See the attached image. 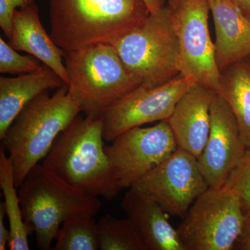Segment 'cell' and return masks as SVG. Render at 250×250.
I'll return each mask as SVG.
<instances>
[{
  "instance_id": "52a82bcc",
  "label": "cell",
  "mask_w": 250,
  "mask_h": 250,
  "mask_svg": "<svg viewBox=\"0 0 250 250\" xmlns=\"http://www.w3.org/2000/svg\"><path fill=\"white\" fill-rule=\"evenodd\" d=\"M243 216L236 193L225 187H209L192 204L177 231L185 250H233Z\"/></svg>"
},
{
  "instance_id": "484cf974",
  "label": "cell",
  "mask_w": 250,
  "mask_h": 250,
  "mask_svg": "<svg viewBox=\"0 0 250 250\" xmlns=\"http://www.w3.org/2000/svg\"><path fill=\"white\" fill-rule=\"evenodd\" d=\"M4 202L0 203V250L6 249V246H9L11 239L10 230L7 229L5 225V216H6Z\"/></svg>"
},
{
  "instance_id": "7402d4cb",
  "label": "cell",
  "mask_w": 250,
  "mask_h": 250,
  "mask_svg": "<svg viewBox=\"0 0 250 250\" xmlns=\"http://www.w3.org/2000/svg\"><path fill=\"white\" fill-rule=\"evenodd\" d=\"M39 59L31 55H21L0 37V73L21 75L39 71L43 67Z\"/></svg>"
},
{
  "instance_id": "6da1fadb",
  "label": "cell",
  "mask_w": 250,
  "mask_h": 250,
  "mask_svg": "<svg viewBox=\"0 0 250 250\" xmlns=\"http://www.w3.org/2000/svg\"><path fill=\"white\" fill-rule=\"evenodd\" d=\"M50 36L63 52L114 42L150 14L144 0H49Z\"/></svg>"
},
{
  "instance_id": "8992f818",
  "label": "cell",
  "mask_w": 250,
  "mask_h": 250,
  "mask_svg": "<svg viewBox=\"0 0 250 250\" xmlns=\"http://www.w3.org/2000/svg\"><path fill=\"white\" fill-rule=\"evenodd\" d=\"M111 44L146 86L164 84L180 74L178 40L167 4Z\"/></svg>"
},
{
  "instance_id": "9c48e42d",
  "label": "cell",
  "mask_w": 250,
  "mask_h": 250,
  "mask_svg": "<svg viewBox=\"0 0 250 250\" xmlns=\"http://www.w3.org/2000/svg\"><path fill=\"white\" fill-rule=\"evenodd\" d=\"M104 149L118 190L129 188L177 149L167 121L118 134Z\"/></svg>"
},
{
  "instance_id": "d4e9b609",
  "label": "cell",
  "mask_w": 250,
  "mask_h": 250,
  "mask_svg": "<svg viewBox=\"0 0 250 250\" xmlns=\"http://www.w3.org/2000/svg\"><path fill=\"white\" fill-rule=\"evenodd\" d=\"M241 231L237 238L233 250H250V208L243 210Z\"/></svg>"
},
{
  "instance_id": "83f0119b",
  "label": "cell",
  "mask_w": 250,
  "mask_h": 250,
  "mask_svg": "<svg viewBox=\"0 0 250 250\" xmlns=\"http://www.w3.org/2000/svg\"><path fill=\"white\" fill-rule=\"evenodd\" d=\"M150 14L157 12L167 4V0H144Z\"/></svg>"
},
{
  "instance_id": "4fadbf2b",
  "label": "cell",
  "mask_w": 250,
  "mask_h": 250,
  "mask_svg": "<svg viewBox=\"0 0 250 250\" xmlns=\"http://www.w3.org/2000/svg\"><path fill=\"white\" fill-rule=\"evenodd\" d=\"M217 92L196 83L179 99L167 120L177 148L198 158L210 129V108Z\"/></svg>"
},
{
  "instance_id": "2e32d148",
  "label": "cell",
  "mask_w": 250,
  "mask_h": 250,
  "mask_svg": "<svg viewBox=\"0 0 250 250\" xmlns=\"http://www.w3.org/2000/svg\"><path fill=\"white\" fill-rule=\"evenodd\" d=\"M214 22L215 60L220 71L250 56V21L232 0H207Z\"/></svg>"
},
{
  "instance_id": "7a4b0ae2",
  "label": "cell",
  "mask_w": 250,
  "mask_h": 250,
  "mask_svg": "<svg viewBox=\"0 0 250 250\" xmlns=\"http://www.w3.org/2000/svg\"><path fill=\"white\" fill-rule=\"evenodd\" d=\"M80 113L65 84L54 95L41 93L20 112L1 139L12 163L17 188Z\"/></svg>"
},
{
  "instance_id": "277c9868",
  "label": "cell",
  "mask_w": 250,
  "mask_h": 250,
  "mask_svg": "<svg viewBox=\"0 0 250 250\" xmlns=\"http://www.w3.org/2000/svg\"><path fill=\"white\" fill-rule=\"evenodd\" d=\"M68 93L81 112L103 118L125 95L142 84L111 44L99 43L64 52Z\"/></svg>"
},
{
  "instance_id": "ba28073f",
  "label": "cell",
  "mask_w": 250,
  "mask_h": 250,
  "mask_svg": "<svg viewBox=\"0 0 250 250\" xmlns=\"http://www.w3.org/2000/svg\"><path fill=\"white\" fill-rule=\"evenodd\" d=\"M179 44L180 74L218 92L220 71L208 29L207 0H167Z\"/></svg>"
},
{
  "instance_id": "603a6c76",
  "label": "cell",
  "mask_w": 250,
  "mask_h": 250,
  "mask_svg": "<svg viewBox=\"0 0 250 250\" xmlns=\"http://www.w3.org/2000/svg\"><path fill=\"white\" fill-rule=\"evenodd\" d=\"M224 187L238 195L243 210L250 208V149H246Z\"/></svg>"
},
{
  "instance_id": "e0dca14e",
  "label": "cell",
  "mask_w": 250,
  "mask_h": 250,
  "mask_svg": "<svg viewBox=\"0 0 250 250\" xmlns=\"http://www.w3.org/2000/svg\"><path fill=\"white\" fill-rule=\"evenodd\" d=\"M65 85L49 67L16 77H0V139L24 106L41 93Z\"/></svg>"
},
{
  "instance_id": "5bb4252c",
  "label": "cell",
  "mask_w": 250,
  "mask_h": 250,
  "mask_svg": "<svg viewBox=\"0 0 250 250\" xmlns=\"http://www.w3.org/2000/svg\"><path fill=\"white\" fill-rule=\"evenodd\" d=\"M121 207L147 250H185L170 215L147 194L129 188Z\"/></svg>"
},
{
  "instance_id": "cb8c5ba5",
  "label": "cell",
  "mask_w": 250,
  "mask_h": 250,
  "mask_svg": "<svg viewBox=\"0 0 250 250\" xmlns=\"http://www.w3.org/2000/svg\"><path fill=\"white\" fill-rule=\"evenodd\" d=\"M34 4L35 0H0V27L8 40L11 35L15 11Z\"/></svg>"
},
{
  "instance_id": "8fae6325",
  "label": "cell",
  "mask_w": 250,
  "mask_h": 250,
  "mask_svg": "<svg viewBox=\"0 0 250 250\" xmlns=\"http://www.w3.org/2000/svg\"><path fill=\"white\" fill-rule=\"evenodd\" d=\"M196 83L192 77L179 74L158 86L139 85L113 104L102 118L104 139L111 142L126 130L167 121L179 99Z\"/></svg>"
},
{
  "instance_id": "30bf717a",
  "label": "cell",
  "mask_w": 250,
  "mask_h": 250,
  "mask_svg": "<svg viewBox=\"0 0 250 250\" xmlns=\"http://www.w3.org/2000/svg\"><path fill=\"white\" fill-rule=\"evenodd\" d=\"M131 187L147 194L169 215L180 217L209 188L197 158L179 148Z\"/></svg>"
},
{
  "instance_id": "5b68a950",
  "label": "cell",
  "mask_w": 250,
  "mask_h": 250,
  "mask_svg": "<svg viewBox=\"0 0 250 250\" xmlns=\"http://www.w3.org/2000/svg\"><path fill=\"white\" fill-rule=\"evenodd\" d=\"M18 192L24 223L41 250L51 249L67 218L80 213L95 216L101 207L98 197L66 183L41 164L28 173Z\"/></svg>"
},
{
  "instance_id": "7c38bea8",
  "label": "cell",
  "mask_w": 250,
  "mask_h": 250,
  "mask_svg": "<svg viewBox=\"0 0 250 250\" xmlns=\"http://www.w3.org/2000/svg\"><path fill=\"white\" fill-rule=\"evenodd\" d=\"M246 149L232 110L217 93L210 108L209 136L197 158L199 167L208 187H223Z\"/></svg>"
},
{
  "instance_id": "44dd1931",
  "label": "cell",
  "mask_w": 250,
  "mask_h": 250,
  "mask_svg": "<svg viewBox=\"0 0 250 250\" xmlns=\"http://www.w3.org/2000/svg\"><path fill=\"white\" fill-rule=\"evenodd\" d=\"M101 250H147L129 218H118L109 213L97 223Z\"/></svg>"
},
{
  "instance_id": "ac0fdd59",
  "label": "cell",
  "mask_w": 250,
  "mask_h": 250,
  "mask_svg": "<svg viewBox=\"0 0 250 250\" xmlns=\"http://www.w3.org/2000/svg\"><path fill=\"white\" fill-rule=\"evenodd\" d=\"M217 93L232 110L243 144L250 149V56L220 72Z\"/></svg>"
},
{
  "instance_id": "3957f363",
  "label": "cell",
  "mask_w": 250,
  "mask_h": 250,
  "mask_svg": "<svg viewBox=\"0 0 250 250\" xmlns=\"http://www.w3.org/2000/svg\"><path fill=\"white\" fill-rule=\"evenodd\" d=\"M104 140L103 118L77 116L59 135L41 164L72 187L110 201L120 190Z\"/></svg>"
},
{
  "instance_id": "4316f807",
  "label": "cell",
  "mask_w": 250,
  "mask_h": 250,
  "mask_svg": "<svg viewBox=\"0 0 250 250\" xmlns=\"http://www.w3.org/2000/svg\"><path fill=\"white\" fill-rule=\"evenodd\" d=\"M242 14L250 21V0H232Z\"/></svg>"
},
{
  "instance_id": "9a60e30c",
  "label": "cell",
  "mask_w": 250,
  "mask_h": 250,
  "mask_svg": "<svg viewBox=\"0 0 250 250\" xmlns=\"http://www.w3.org/2000/svg\"><path fill=\"white\" fill-rule=\"evenodd\" d=\"M9 43L16 50L27 52L39 59L53 70L65 85L68 84L66 67L62 60L64 52L45 31L36 3L15 11Z\"/></svg>"
},
{
  "instance_id": "ffe728a7",
  "label": "cell",
  "mask_w": 250,
  "mask_h": 250,
  "mask_svg": "<svg viewBox=\"0 0 250 250\" xmlns=\"http://www.w3.org/2000/svg\"><path fill=\"white\" fill-rule=\"evenodd\" d=\"M54 250H98V226L94 215H72L61 227Z\"/></svg>"
},
{
  "instance_id": "d6986e66",
  "label": "cell",
  "mask_w": 250,
  "mask_h": 250,
  "mask_svg": "<svg viewBox=\"0 0 250 250\" xmlns=\"http://www.w3.org/2000/svg\"><path fill=\"white\" fill-rule=\"evenodd\" d=\"M0 187L4 197L5 209L11 233L9 249L29 250L28 236L31 231L23 219L12 163L2 146L0 147Z\"/></svg>"
}]
</instances>
